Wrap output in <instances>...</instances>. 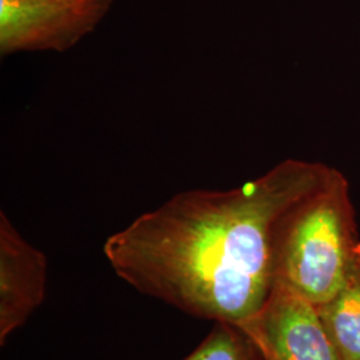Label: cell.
I'll list each match as a JSON object with an SVG mask.
<instances>
[{"instance_id": "cell-1", "label": "cell", "mask_w": 360, "mask_h": 360, "mask_svg": "<svg viewBox=\"0 0 360 360\" xmlns=\"http://www.w3.org/2000/svg\"><path fill=\"white\" fill-rule=\"evenodd\" d=\"M331 169L288 159L232 190L178 193L112 233L104 257L139 292L239 327L270 295L279 220Z\"/></svg>"}, {"instance_id": "cell-2", "label": "cell", "mask_w": 360, "mask_h": 360, "mask_svg": "<svg viewBox=\"0 0 360 360\" xmlns=\"http://www.w3.org/2000/svg\"><path fill=\"white\" fill-rule=\"evenodd\" d=\"M359 260L349 186L333 168L321 186L279 220L274 242L275 281L321 306L342 288Z\"/></svg>"}, {"instance_id": "cell-3", "label": "cell", "mask_w": 360, "mask_h": 360, "mask_svg": "<svg viewBox=\"0 0 360 360\" xmlns=\"http://www.w3.org/2000/svg\"><path fill=\"white\" fill-rule=\"evenodd\" d=\"M114 0H0V53L65 51L92 32Z\"/></svg>"}, {"instance_id": "cell-4", "label": "cell", "mask_w": 360, "mask_h": 360, "mask_svg": "<svg viewBox=\"0 0 360 360\" xmlns=\"http://www.w3.org/2000/svg\"><path fill=\"white\" fill-rule=\"evenodd\" d=\"M238 328L263 360H342L316 306L279 281L262 309Z\"/></svg>"}, {"instance_id": "cell-5", "label": "cell", "mask_w": 360, "mask_h": 360, "mask_svg": "<svg viewBox=\"0 0 360 360\" xmlns=\"http://www.w3.org/2000/svg\"><path fill=\"white\" fill-rule=\"evenodd\" d=\"M49 262L0 212V345L30 319L46 297Z\"/></svg>"}, {"instance_id": "cell-6", "label": "cell", "mask_w": 360, "mask_h": 360, "mask_svg": "<svg viewBox=\"0 0 360 360\" xmlns=\"http://www.w3.org/2000/svg\"><path fill=\"white\" fill-rule=\"evenodd\" d=\"M316 309L342 360H360V260L342 288Z\"/></svg>"}, {"instance_id": "cell-7", "label": "cell", "mask_w": 360, "mask_h": 360, "mask_svg": "<svg viewBox=\"0 0 360 360\" xmlns=\"http://www.w3.org/2000/svg\"><path fill=\"white\" fill-rule=\"evenodd\" d=\"M257 354L240 328L218 322L200 346L183 360H255Z\"/></svg>"}]
</instances>
